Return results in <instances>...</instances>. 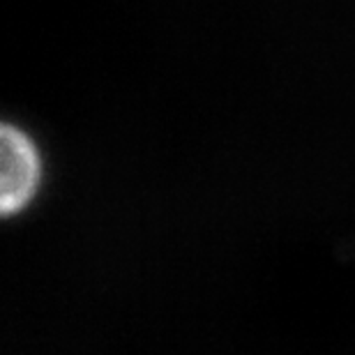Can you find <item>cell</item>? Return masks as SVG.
Wrapping results in <instances>:
<instances>
[{"label":"cell","instance_id":"obj_1","mask_svg":"<svg viewBox=\"0 0 355 355\" xmlns=\"http://www.w3.org/2000/svg\"><path fill=\"white\" fill-rule=\"evenodd\" d=\"M0 162H3V182H0V205L5 215L19 212L31 201L40 182V155L35 144L19 127L5 125L0 137Z\"/></svg>","mask_w":355,"mask_h":355}]
</instances>
